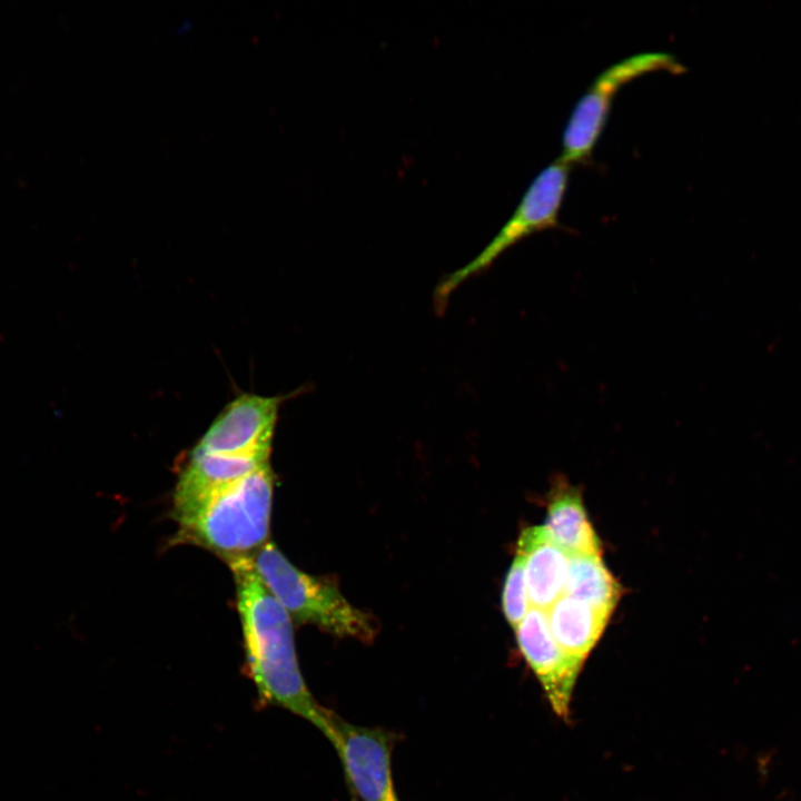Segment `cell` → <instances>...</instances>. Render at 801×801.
Returning <instances> with one entry per match:
<instances>
[{
  "instance_id": "cell-1",
  "label": "cell",
  "mask_w": 801,
  "mask_h": 801,
  "mask_svg": "<svg viewBox=\"0 0 801 801\" xmlns=\"http://www.w3.org/2000/svg\"><path fill=\"white\" fill-rule=\"evenodd\" d=\"M234 574L247 671L259 704L276 705L314 724L329 740L333 712L319 705L300 673L291 617L265 587L251 555L228 561Z\"/></svg>"
},
{
  "instance_id": "cell-2",
  "label": "cell",
  "mask_w": 801,
  "mask_h": 801,
  "mask_svg": "<svg viewBox=\"0 0 801 801\" xmlns=\"http://www.w3.org/2000/svg\"><path fill=\"white\" fill-rule=\"evenodd\" d=\"M274 474L268 464L251 474L174 510L184 540L226 561L250 556L269 533Z\"/></svg>"
},
{
  "instance_id": "cell-3",
  "label": "cell",
  "mask_w": 801,
  "mask_h": 801,
  "mask_svg": "<svg viewBox=\"0 0 801 801\" xmlns=\"http://www.w3.org/2000/svg\"><path fill=\"white\" fill-rule=\"evenodd\" d=\"M251 558L260 581L291 619L336 636L373 640L375 627L369 615L328 581L298 570L273 543L266 542Z\"/></svg>"
},
{
  "instance_id": "cell-4",
  "label": "cell",
  "mask_w": 801,
  "mask_h": 801,
  "mask_svg": "<svg viewBox=\"0 0 801 801\" xmlns=\"http://www.w3.org/2000/svg\"><path fill=\"white\" fill-rule=\"evenodd\" d=\"M568 174L570 165L558 158L535 177L492 241L474 259L437 285L435 304L438 310L445 308L448 297L463 281L487 269L506 249L534 233L558 226Z\"/></svg>"
},
{
  "instance_id": "cell-5",
  "label": "cell",
  "mask_w": 801,
  "mask_h": 801,
  "mask_svg": "<svg viewBox=\"0 0 801 801\" xmlns=\"http://www.w3.org/2000/svg\"><path fill=\"white\" fill-rule=\"evenodd\" d=\"M683 73L685 68L666 52H644L611 65L590 85L575 105L562 139L561 160L586 161L600 139L617 91L631 80L651 72Z\"/></svg>"
},
{
  "instance_id": "cell-6",
  "label": "cell",
  "mask_w": 801,
  "mask_h": 801,
  "mask_svg": "<svg viewBox=\"0 0 801 801\" xmlns=\"http://www.w3.org/2000/svg\"><path fill=\"white\" fill-rule=\"evenodd\" d=\"M329 741L360 801H399L392 778L388 733L346 722L333 712Z\"/></svg>"
},
{
  "instance_id": "cell-7",
  "label": "cell",
  "mask_w": 801,
  "mask_h": 801,
  "mask_svg": "<svg viewBox=\"0 0 801 801\" xmlns=\"http://www.w3.org/2000/svg\"><path fill=\"white\" fill-rule=\"evenodd\" d=\"M515 631L518 647L541 682L554 713L567 721L573 688L584 661L567 653L555 641L543 610L531 607Z\"/></svg>"
},
{
  "instance_id": "cell-8",
  "label": "cell",
  "mask_w": 801,
  "mask_h": 801,
  "mask_svg": "<svg viewBox=\"0 0 801 801\" xmlns=\"http://www.w3.org/2000/svg\"><path fill=\"white\" fill-rule=\"evenodd\" d=\"M281 399L244 393L228 403L192 451L199 453L270 452Z\"/></svg>"
},
{
  "instance_id": "cell-9",
  "label": "cell",
  "mask_w": 801,
  "mask_h": 801,
  "mask_svg": "<svg viewBox=\"0 0 801 801\" xmlns=\"http://www.w3.org/2000/svg\"><path fill=\"white\" fill-rule=\"evenodd\" d=\"M270 452L199 453L191 449L176 486L174 510L238 481L269 463Z\"/></svg>"
},
{
  "instance_id": "cell-10",
  "label": "cell",
  "mask_w": 801,
  "mask_h": 801,
  "mask_svg": "<svg viewBox=\"0 0 801 801\" xmlns=\"http://www.w3.org/2000/svg\"><path fill=\"white\" fill-rule=\"evenodd\" d=\"M517 553L524 558L531 606L546 611L565 593L568 555L554 543L544 525L530 526L521 533Z\"/></svg>"
},
{
  "instance_id": "cell-11",
  "label": "cell",
  "mask_w": 801,
  "mask_h": 801,
  "mask_svg": "<svg viewBox=\"0 0 801 801\" xmlns=\"http://www.w3.org/2000/svg\"><path fill=\"white\" fill-rule=\"evenodd\" d=\"M545 612L555 641L567 653L583 661L597 643L610 619V615L565 594Z\"/></svg>"
},
{
  "instance_id": "cell-12",
  "label": "cell",
  "mask_w": 801,
  "mask_h": 801,
  "mask_svg": "<svg viewBox=\"0 0 801 801\" xmlns=\"http://www.w3.org/2000/svg\"><path fill=\"white\" fill-rule=\"evenodd\" d=\"M554 543L568 556L601 554L600 540L576 488H560L551 500L544 524Z\"/></svg>"
},
{
  "instance_id": "cell-13",
  "label": "cell",
  "mask_w": 801,
  "mask_h": 801,
  "mask_svg": "<svg viewBox=\"0 0 801 801\" xmlns=\"http://www.w3.org/2000/svg\"><path fill=\"white\" fill-rule=\"evenodd\" d=\"M622 589L604 565L601 554L568 556L565 595L611 616Z\"/></svg>"
},
{
  "instance_id": "cell-14",
  "label": "cell",
  "mask_w": 801,
  "mask_h": 801,
  "mask_svg": "<svg viewBox=\"0 0 801 801\" xmlns=\"http://www.w3.org/2000/svg\"><path fill=\"white\" fill-rule=\"evenodd\" d=\"M502 604L505 617L514 629L532 607L525 582L524 558L520 553H516L507 573Z\"/></svg>"
}]
</instances>
